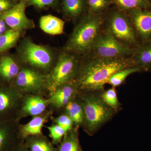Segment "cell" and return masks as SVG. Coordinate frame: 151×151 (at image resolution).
Segmentation results:
<instances>
[{"mask_svg":"<svg viewBox=\"0 0 151 151\" xmlns=\"http://www.w3.org/2000/svg\"><path fill=\"white\" fill-rule=\"evenodd\" d=\"M14 5L10 0H0V14L9 10Z\"/></svg>","mask_w":151,"mask_h":151,"instance_id":"obj_31","label":"cell"},{"mask_svg":"<svg viewBox=\"0 0 151 151\" xmlns=\"http://www.w3.org/2000/svg\"><path fill=\"white\" fill-rule=\"evenodd\" d=\"M6 24L5 22L2 19H0V35H2L6 31Z\"/></svg>","mask_w":151,"mask_h":151,"instance_id":"obj_32","label":"cell"},{"mask_svg":"<svg viewBox=\"0 0 151 151\" xmlns=\"http://www.w3.org/2000/svg\"><path fill=\"white\" fill-rule=\"evenodd\" d=\"M9 85L22 93H35L47 87L46 77L33 69L23 68Z\"/></svg>","mask_w":151,"mask_h":151,"instance_id":"obj_9","label":"cell"},{"mask_svg":"<svg viewBox=\"0 0 151 151\" xmlns=\"http://www.w3.org/2000/svg\"><path fill=\"white\" fill-rule=\"evenodd\" d=\"M74 81L79 92H102L108 78L116 72L133 66L130 57L108 58L84 55Z\"/></svg>","mask_w":151,"mask_h":151,"instance_id":"obj_1","label":"cell"},{"mask_svg":"<svg viewBox=\"0 0 151 151\" xmlns=\"http://www.w3.org/2000/svg\"><path fill=\"white\" fill-rule=\"evenodd\" d=\"M20 32L10 29L0 35V54L14 46L20 37Z\"/></svg>","mask_w":151,"mask_h":151,"instance_id":"obj_21","label":"cell"},{"mask_svg":"<svg viewBox=\"0 0 151 151\" xmlns=\"http://www.w3.org/2000/svg\"><path fill=\"white\" fill-rule=\"evenodd\" d=\"M58 3L59 0H27V6H33L40 9L55 7Z\"/></svg>","mask_w":151,"mask_h":151,"instance_id":"obj_27","label":"cell"},{"mask_svg":"<svg viewBox=\"0 0 151 151\" xmlns=\"http://www.w3.org/2000/svg\"><path fill=\"white\" fill-rule=\"evenodd\" d=\"M134 49L120 43L104 26L85 55L108 59L127 58L132 55Z\"/></svg>","mask_w":151,"mask_h":151,"instance_id":"obj_6","label":"cell"},{"mask_svg":"<svg viewBox=\"0 0 151 151\" xmlns=\"http://www.w3.org/2000/svg\"><path fill=\"white\" fill-rule=\"evenodd\" d=\"M31 151H52L51 146L43 140L34 141L30 145Z\"/></svg>","mask_w":151,"mask_h":151,"instance_id":"obj_30","label":"cell"},{"mask_svg":"<svg viewBox=\"0 0 151 151\" xmlns=\"http://www.w3.org/2000/svg\"><path fill=\"white\" fill-rule=\"evenodd\" d=\"M65 107L67 115L70 117L73 123L77 125L83 124V109L79 101L73 100L70 101Z\"/></svg>","mask_w":151,"mask_h":151,"instance_id":"obj_22","label":"cell"},{"mask_svg":"<svg viewBox=\"0 0 151 151\" xmlns=\"http://www.w3.org/2000/svg\"><path fill=\"white\" fill-rule=\"evenodd\" d=\"M148 2L150 3L151 4V0H147Z\"/></svg>","mask_w":151,"mask_h":151,"instance_id":"obj_33","label":"cell"},{"mask_svg":"<svg viewBox=\"0 0 151 151\" xmlns=\"http://www.w3.org/2000/svg\"><path fill=\"white\" fill-rule=\"evenodd\" d=\"M65 22L51 15L42 17L40 20V27L44 32L51 35H59L64 32Z\"/></svg>","mask_w":151,"mask_h":151,"instance_id":"obj_17","label":"cell"},{"mask_svg":"<svg viewBox=\"0 0 151 151\" xmlns=\"http://www.w3.org/2000/svg\"><path fill=\"white\" fill-rule=\"evenodd\" d=\"M48 117L47 115L42 114L34 116L28 123L19 128L21 134L24 137L40 135L42 127Z\"/></svg>","mask_w":151,"mask_h":151,"instance_id":"obj_19","label":"cell"},{"mask_svg":"<svg viewBox=\"0 0 151 151\" xmlns=\"http://www.w3.org/2000/svg\"><path fill=\"white\" fill-rule=\"evenodd\" d=\"M22 93L9 85H0V122L18 121Z\"/></svg>","mask_w":151,"mask_h":151,"instance_id":"obj_7","label":"cell"},{"mask_svg":"<svg viewBox=\"0 0 151 151\" xmlns=\"http://www.w3.org/2000/svg\"><path fill=\"white\" fill-rule=\"evenodd\" d=\"M13 1H19V0H13ZM20 1V0H19Z\"/></svg>","mask_w":151,"mask_h":151,"instance_id":"obj_34","label":"cell"},{"mask_svg":"<svg viewBox=\"0 0 151 151\" xmlns=\"http://www.w3.org/2000/svg\"><path fill=\"white\" fill-rule=\"evenodd\" d=\"M127 13L141 43L151 41V9H135Z\"/></svg>","mask_w":151,"mask_h":151,"instance_id":"obj_11","label":"cell"},{"mask_svg":"<svg viewBox=\"0 0 151 151\" xmlns=\"http://www.w3.org/2000/svg\"><path fill=\"white\" fill-rule=\"evenodd\" d=\"M20 69L17 63L12 57L4 56L0 58V76L7 83H12Z\"/></svg>","mask_w":151,"mask_h":151,"instance_id":"obj_18","label":"cell"},{"mask_svg":"<svg viewBox=\"0 0 151 151\" xmlns=\"http://www.w3.org/2000/svg\"><path fill=\"white\" fill-rule=\"evenodd\" d=\"M27 0H20L9 10L0 14V19L5 22L11 29L20 31L35 27L32 21L27 17L25 9Z\"/></svg>","mask_w":151,"mask_h":151,"instance_id":"obj_10","label":"cell"},{"mask_svg":"<svg viewBox=\"0 0 151 151\" xmlns=\"http://www.w3.org/2000/svg\"><path fill=\"white\" fill-rule=\"evenodd\" d=\"M65 140L60 147L58 151H78L77 134L74 131H70Z\"/></svg>","mask_w":151,"mask_h":151,"instance_id":"obj_26","label":"cell"},{"mask_svg":"<svg viewBox=\"0 0 151 151\" xmlns=\"http://www.w3.org/2000/svg\"><path fill=\"white\" fill-rule=\"evenodd\" d=\"M102 92H79V102L83 109V124L89 134L97 132L113 117L115 110L103 101Z\"/></svg>","mask_w":151,"mask_h":151,"instance_id":"obj_3","label":"cell"},{"mask_svg":"<svg viewBox=\"0 0 151 151\" xmlns=\"http://www.w3.org/2000/svg\"><path fill=\"white\" fill-rule=\"evenodd\" d=\"M50 134V137L55 142H58L66 134L65 130L57 124L47 127Z\"/></svg>","mask_w":151,"mask_h":151,"instance_id":"obj_28","label":"cell"},{"mask_svg":"<svg viewBox=\"0 0 151 151\" xmlns=\"http://www.w3.org/2000/svg\"><path fill=\"white\" fill-rule=\"evenodd\" d=\"M78 92L75 81H70L60 86L51 94L50 104L58 108L65 107L74 99Z\"/></svg>","mask_w":151,"mask_h":151,"instance_id":"obj_12","label":"cell"},{"mask_svg":"<svg viewBox=\"0 0 151 151\" xmlns=\"http://www.w3.org/2000/svg\"><path fill=\"white\" fill-rule=\"evenodd\" d=\"M130 60L134 67L140 72L151 70V41L140 43L134 49Z\"/></svg>","mask_w":151,"mask_h":151,"instance_id":"obj_13","label":"cell"},{"mask_svg":"<svg viewBox=\"0 0 151 151\" xmlns=\"http://www.w3.org/2000/svg\"><path fill=\"white\" fill-rule=\"evenodd\" d=\"M78 55L65 51L60 56L56 65L46 77L47 88L50 94L60 86L75 79L81 62Z\"/></svg>","mask_w":151,"mask_h":151,"instance_id":"obj_5","label":"cell"},{"mask_svg":"<svg viewBox=\"0 0 151 151\" xmlns=\"http://www.w3.org/2000/svg\"><path fill=\"white\" fill-rule=\"evenodd\" d=\"M56 124L65 130L66 134L72 129L73 122L68 115H62L58 117L55 120Z\"/></svg>","mask_w":151,"mask_h":151,"instance_id":"obj_29","label":"cell"},{"mask_svg":"<svg viewBox=\"0 0 151 151\" xmlns=\"http://www.w3.org/2000/svg\"><path fill=\"white\" fill-rule=\"evenodd\" d=\"M104 27L120 43L128 47L134 48L141 43L128 14L117 8L108 12Z\"/></svg>","mask_w":151,"mask_h":151,"instance_id":"obj_4","label":"cell"},{"mask_svg":"<svg viewBox=\"0 0 151 151\" xmlns=\"http://www.w3.org/2000/svg\"><path fill=\"white\" fill-rule=\"evenodd\" d=\"M107 14L96 15L87 11L72 32L65 47V51L84 55L104 27Z\"/></svg>","mask_w":151,"mask_h":151,"instance_id":"obj_2","label":"cell"},{"mask_svg":"<svg viewBox=\"0 0 151 151\" xmlns=\"http://www.w3.org/2000/svg\"><path fill=\"white\" fill-rule=\"evenodd\" d=\"M119 10L127 13L135 9H151V4L147 0H112Z\"/></svg>","mask_w":151,"mask_h":151,"instance_id":"obj_20","label":"cell"},{"mask_svg":"<svg viewBox=\"0 0 151 151\" xmlns=\"http://www.w3.org/2000/svg\"><path fill=\"white\" fill-rule=\"evenodd\" d=\"M50 104L49 99H45L39 95H30L22 102L19 111L18 119L22 116H36L41 115Z\"/></svg>","mask_w":151,"mask_h":151,"instance_id":"obj_14","label":"cell"},{"mask_svg":"<svg viewBox=\"0 0 151 151\" xmlns=\"http://www.w3.org/2000/svg\"><path fill=\"white\" fill-rule=\"evenodd\" d=\"M62 9L66 18L75 20L86 13V0H62Z\"/></svg>","mask_w":151,"mask_h":151,"instance_id":"obj_16","label":"cell"},{"mask_svg":"<svg viewBox=\"0 0 151 151\" xmlns=\"http://www.w3.org/2000/svg\"><path fill=\"white\" fill-rule=\"evenodd\" d=\"M17 121L0 122V151H11L18 131Z\"/></svg>","mask_w":151,"mask_h":151,"instance_id":"obj_15","label":"cell"},{"mask_svg":"<svg viewBox=\"0 0 151 151\" xmlns=\"http://www.w3.org/2000/svg\"><path fill=\"white\" fill-rule=\"evenodd\" d=\"M112 0H86L87 11L96 15H105L108 12Z\"/></svg>","mask_w":151,"mask_h":151,"instance_id":"obj_23","label":"cell"},{"mask_svg":"<svg viewBox=\"0 0 151 151\" xmlns=\"http://www.w3.org/2000/svg\"><path fill=\"white\" fill-rule=\"evenodd\" d=\"M20 56L24 62L38 69L46 70L52 64V55L50 50L29 40L24 41L20 49Z\"/></svg>","mask_w":151,"mask_h":151,"instance_id":"obj_8","label":"cell"},{"mask_svg":"<svg viewBox=\"0 0 151 151\" xmlns=\"http://www.w3.org/2000/svg\"><path fill=\"white\" fill-rule=\"evenodd\" d=\"M140 72L137 68L129 67L119 70L113 74L107 81V84L116 88L123 84L129 76L137 72Z\"/></svg>","mask_w":151,"mask_h":151,"instance_id":"obj_24","label":"cell"},{"mask_svg":"<svg viewBox=\"0 0 151 151\" xmlns=\"http://www.w3.org/2000/svg\"><path fill=\"white\" fill-rule=\"evenodd\" d=\"M101 96L104 102L115 111H117L121 105L115 87L103 91L101 93Z\"/></svg>","mask_w":151,"mask_h":151,"instance_id":"obj_25","label":"cell"}]
</instances>
